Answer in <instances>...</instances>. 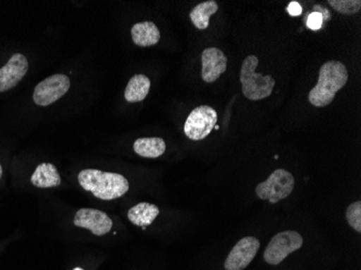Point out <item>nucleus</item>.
<instances>
[{"label":"nucleus","instance_id":"obj_1","mask_svg":"<svg viewBox=\"0 0 361 270\" xmlns=\"http://www.w3.org/2000/svg\"><path fill=\"white\" fill-rule=\"evenodd\" d=\"M348 80V72L342 62L329 61L324 63L320 67L317 85L310 91L308 101L315 107L328 106Z\"/></svg>","mask_w":361,"mask_h":270},{"label":"nucleus","instance_id":"obj_2","mask_svg":"<svg viewBox=\"0 0 361 270\" xmlns=\"http://www.w3.org/2000/svg\"><path fill=\"white\" fill-rule=\"evenodd\" d=\"M78 182L81 188L101 200L121 198L129 190V182L125 176L97 168H86L79 172Z\"/></svg>","mask_w":361,"mask_h":270},{"label":"nucleus","instance_id":"obj_3","mask_svg":"<svg viewBox=\"0 0 361 270\" xmlns=\"http://www.w3.org/2000/svg\"><path fill=\"white\" fill-rule=\"evenodd\" d=\"M257 65H259V59L255 56H247L241 65L240 82L243 86V93L251 101L267 99L273 92L276 85L273 77L269 75L264 76L255 72Z\"/></svg>","mask_w":361,"mask_h":270},{"label":"nucleus","instance_id":"obj_4","mask_svg":"<svg viewBox=\"0 0 361 270\" xmlns=\"http://www.w3.org/2000/svg\"><path fill=\"white\" fill-rule=\"evenodd\" d=\"M294 190V178L285 168H277L265 182L259 183L255 188L257 196L262 200L277 204L290 196Z\"/></svg>","mask_w":361,"mask_h":270},{"label":"nucleus","instance_id":"obj_5","mask_svg":"<svg viewBox=\"0 0 361 270\" xmlns=\"http://www.w3.org/2000/svg\"><path fill=\"white\" fill-rule=\"evenodd\" d=\"M218 123L216 109L208 105L196 107L190 111L184 125V133L192 141L206 139Z\"/></svg>","mask_w":361,"mask_h":270},{"label":"nucleus","instance_id":"obj_6","mask_svg":"<svg viewBox=\"0 0 361 270\" xmlns=\"http://www.w3.org/2000/svg\"><path fill=\"white\" fill-rule=\"evenodd\" d=\"M303 237L294 231H281L274 235L264 251V259L269 265H278L293 252L303 247Z\"/></svg>","mask_w":361,"mask_h":270},{"label":"nucleus","instance_id":"obj_7","mask_svg":"<svg viewBox=\"0 0 361 270\" xmlns=\"http://www.w3.org/2000/svg\"><path fill=\"white\" fill-rule=\"evenodd\" d=\"M70 88V78L66 75H52L38 83L34 90L32 99L38 106H49L64 97Z\"/></svg>","mask_w":361,"mask_h":270},{"label":"nucleus","instance_id":"obj_8","mask_svg":"<svg viewBox=\"0 0 361 270\" xmlns=\"http://www.w3.org/2000/svg\"><path fill=\"white\" fill-rule=\"evenodd\" d=\"M261 243L255 237H245L236 243L225 259L226 270H243L250 265L259 252Z\"/></svg>","mask_w":361,"mask_h":270},{"label":"nucleus","instance_id":"obj_9","mask_svg":"<svg viewBox=\"0 0 361 270\" xmlns=\"http://www.w3.org/2000/svg\"><path fill=\"white\" fill-rule=\"evenodd\" d=\"M74 225L85 228L97 237L106 235L113 228V221L103 211L95 209H80L74 217Z\"/></svg>","mask_w":361,"mask_h":270},{"label":"nucleus","instance_id":"obj_10","mask_svg":"<svg viewBox=\"0 0 361 270\" xmlns=\"http://www.w3.org/2000/svg\"><path fill=\"white\" fill-rule=\"evenodd\" d=\"M28 70V61L25 56L16 54L7 64L0 68V92L11 90L19 85Z\"/></svg>","mask_w":361,"mask_h":270},{"label":"nucleus","instance_id":"obj_11","mask_svg":"<svg viewBox=\"0 0 361 270\" xmlns=\"http://www.w3.org/2000/svg\"><path fill=\"white\" fill-rule=\"evenodd\" d=\"M202 77L207 83H212L220 78L227 68V58L218 48L204 49L202 54Z\"/></svg>","mask_w":361,"mask_h":270},{"label":"nucleus","instance_id":"obj_12","mask_svg":"<svg viewBox=\"0 0 361 270\" xmlns=\"http://www.w3.org/2000/svg\"><path fill=\"white\" fill-rule=\"evenodd\" d=\"M133 42L137 47H152L159 42L160 32L153 22L145 21L135 24L131 28Z\"/></svg>","mask_w":361,"mask_h":270},{"label":"nucleus","instance_id":"obj_13","mask_svg":"<svg viewBox=\"0 0 361 270\" xmlns=\"http://www.w3.org/2000/svg\"><path fill=\"white\" fill-rule=\"evenodd\" d=\"M32 184L38 188H52L61 185L58 168L52 164H40L30 178Z\"/></svg>","mask_w":361,"mask_h":270},{"label":"nucleus","instance_id":"obj_14","mask_svg":"<svg viewBox=\"0 0 361 270\" xmlns=\"http://www.w3.org/2000/svg\"><path fill=\"white\" fill-rule=\"evenodd\" d=\"M159 212V208L155 204L141 202L128 211V219L135 226L143 227V229H145V227L149 226L155 221Z\"/></svg>","mask_w":361,"mask_h":270},{"label":"nucleus","instance_id":"obj_15","mask_svg":"<svg viewBox=\"0 0 361 270\" xmlns=\"http://www.w3.org/2000/svg\"><path fill=\"white\" fill-rule=\"evenodd\" d=\"M151 89V80L143 74L135 75L128 82L125 99L129 103L142 102Z\"/></svg>","mask_w":361,"mask_h":270},{"label":"nucleus","instance_id":"obj_16","mask_svg":"<svg viewBox=\"0 0 361 270\" xmlns=\"http://www.w3.org/2000/svg\"><path fill=\"white\" fill-rule=\"evenodd\" d=\"M133 149L141 157L155 159L165 154L166 143L160 137H141L133 144Z\"/></svg>","mask_w":361,"mask_h":270},{"label":"nucleus","instance_id":"obj_17","mask_svg":"<svg viewBox=\"0 0 361 270\" xmlns=\"http://www.w3.org/2000/svg\"><path fill=\"white\" fill-rule=\"evenodd\" d=\"M218 10L219 5L214 0H208V1L198 4L190 11V21H192V23L194 24L197 30H207L209 27V24H210L211 16L216 13Z\"/></svg>","mask_w":361,"mask_h":270},{"label":"nucleus","instance_id":"obj_18","mask_svg":"<svg viewBox=\"0 0 361 270\" xmlns=\"http://www.w3.org/2000/svg\"><path fill=\"white\" fill-rule=\"evenodd\" d=\"M329 5L341 14L357 13L361 9L360 0H329Z\"/></svg>","mask_w":361,"mask_h":270},{"label":"nucleus","instance_id":"obj_19","mask_svg":"<svg viewBox=\"0 0 361 270\" xmlns=\"http://www.w3.org/2000/svg\"><path fill=\"white\" fill-rule=\"evenodd\" d=\"M346 219L353 229L357 233H361V202L356 201L346 209Z\"/></svg>","mask_w":361,"mask_h":270},{"label":"nucleus","instance_id":"obj_20","mask_svg":"<svg viewBox=\"0 0 361 270\" xmlns=\"http://www.w3.org/2000/svg\"><path fill=\"white\" fill-rule=\"evenodd\" d=\"M322 23H324V18H322V14L317 11L312 12V13L308 16L307 21H306L307 27L310 28L312 30H319L322 26Z\"/></svg>","mask_w":361,"mask_h":270},{"label":"nucleus","instance_id":"obj_21","mask_svg":"<svg viewBox=\"0 0 361 270\" xmlns=\"http://www.w3.org/2000/svg\"><path fill=\"white\" fill-rule=\"evenodd\" d=\"M288 13L291 16H299L302 14V7L298 1H292L287 8Z\"/></svg>","mask_w":361,"mask_h":270},{"label":"nucleus","instance_id":"obj_22","mask_svg":"<svg viewBox=\"0 0 361 270\" xmlns=\"http://www.w3.org/2000/svg\"><path fill=\"white\" fill-rule=\"evenodd\" d=\"M1 176H3V166L0 164V178H1Z\"/></svg>","mask_w":361,"mask_h":270},{"label":"nucleus","instance_id":"obj_23","mask_svg":"<svg viewBox=\"0 0 361 270\" xmlns=\"http://www.w3.org/2000/svg\"><path fill=\"white\" fill-rule=\"evenodd\" d=\"M73 270H84V269H82V268L77 267V268H75V269H73Z\"/></svg>","mask_w":361,"mask_h":270}]
</instances>
